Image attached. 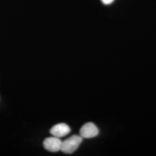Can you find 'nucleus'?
<instances>
[{"label":"nucleus","instance_id":"4","mask_svg":"<svg viewBox=\"0 0 156 156\" xmlns=\"http://www.w3.org/2000/svg\"><path fill=\"white\" fill-rule=\"evenodd\" d=\"M71 131L69 127L65 123H59L51 128L50 134L54 136L61 138L66 136Z\"/></svg>","mask_w":156,"mask_h":156},{"label":"nucleus","instance_id":"3","mask_svg":"<svg viewBox=\"0 0 156 156\" xmlns=\"http://www.w3.org/2000/svg\"><path fill=\"white\" fill-rule=\"evenodd\" d=\"M44 147L46 151L50 152H57L61 151L62 141L56 136L46 138L44 141Z\"/></svg>","mask_w":156,"mask_h":156},{"label":"nucleus","instance_id":"5","mask_svg":"<svg viewBox=\"0 0 156 156\" xmlns=\"http://www.w3.org/2000/svg\"><path fill=\"white\" fill-rule=\"evenodd\" d=\"M101 1L105 4H109L112 3L114 0H101Z\"/></svg>","mask_w":156,"mask_h":156},{"label":"nucleus","instance_id":"2","mask_svg":"<svg viewBox=\"0 0 156 156\" xmlns=\"http://www.w3.org/2000/svg\"><path fill=\"white\" fill-rule=\"evenodd\" d=\"M99 134V129L94 123L91 122L84 124L80 129V135L83 138L89 139L94 138Z\"/></svg>","mask_w":156,"mask_h":156},{"label":"nucleus","instance_id":"1","mask_svg":"<svg viewBox=\"0 0 156 156\" xmlns=\"http://www.w3.org/2000/svg\"><path fill=\"white\" fill-rule=\"evenodd\" d=\"M83 138L80 135H73L62 142L61 151L65 154H72L78 149Z\"/></svg>","mask_w":156,"mask_h":156}]
</instances>
